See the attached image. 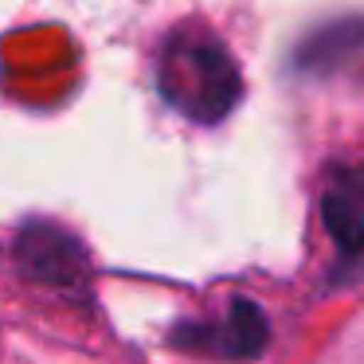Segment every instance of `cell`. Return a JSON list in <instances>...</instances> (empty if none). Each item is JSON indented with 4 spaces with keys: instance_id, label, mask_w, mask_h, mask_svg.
Returning <instances> with one entry per match:
<instances>
[{
    "instance_id": "277c9868",
    "label": "cell",
    "mask_w": 364,
    "mask_h": 364,
    "mask_svg": "<svg viewBox=\"0 0 364 364\" xmlns=\"http://www.w3.org/2000/svg\"><path fill=\"white\" fill-rule=\"evenodd\" d=\"M321 215H325L333 243H337L341 267L364 262V173L360 168H345L325 188Z\"/></svg>"
},
{
    "instance_id": "7a4b0ae2",
    "label": "cell",
    "mask_w": 364,
    "mask_h": 364,
    "mask_svg": "<svg viewBox=\"0 0 364 364\" xmlns=\"http://www.w3.org/2000/svg\"><path fill=\"white\" fill-rule=\"evenodd\" d=\"M12 255H16V267L24 270V278H32V282L71 290V294L90 290L87 247L59 223H43V220L24 223Z\"/></svg>"
},
{
    "instance_id": "3957f363",
    "label": "cell",
    "mask_w": 364,
    "mask_h": 364,
    "mask_svg": "<svg viewBox=\"0 0 364 364\" xmlns=\"http://www.w3.org/2000/svg\"><path fill=\"white\" fill-rule=\"evenodd\" d=\"M168 341L176 348L220 356V360H255L270 345V325H267V314L259 309V301L231 298L223 321H176Z\"/></svg>"
},
{
    "instance_id": "6da1fadb",
    "label": "cell",
    "mask_w": 364,
    "mask_h": 364,
    "mask_svg": "<svg viewBox=\"0 0 364 364\" xmlns=\"http://www.w3.org/2000/svg\"><path fill=\"white\" fill-rule=\"evenodd\" d=\"M157 90L181 118L220 126L243 98V75L223 40L173 32L157 55Z\"/></svg>"
},
{
    "instance_id": "5b68a950",
    "label": "cell",
    "mask_w": 364,
    "mask_h": 364,
    "mask_svg": "<svg viewBox=\"0 0 364 364\" xmlns=\"http://www.w3.org/2000/svg\"><path fill=\"white\" fill-rule=\"evenodd\" d=\"M360 48H364V24L360 20H337V24L321 28L317 36H309V40L301 43L298 55H294V67H298V71H309V75L314 71L329 75Z\"/></svg>"
}]
</instances>
